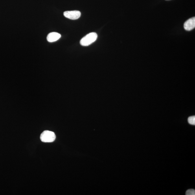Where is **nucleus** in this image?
I'll list each match as a JSON object with an SVG mask.
<instances>
[{
    "label": "nucleus",
    "instance_id": "423d86ee",
    "mask_svg": "<svg viewBox=\"0 0 195 195\" xmlns=\"http://www.w3.org/2000/svg\"><path fill=\"white\" fill-rule=\"evenodd\" d=\"M188 122L189 123L193 125H195V117L194 116H192L188 118Z\"/></svg>",
    "mask_w": 195,
    "mask_h": 195
},
{
    "label": "nucleus",
    "instance_id": "f257e3e1",
    "mask_svg": "<svg viewBox=\"0 0 195 195\" xmlns=\"http://www.w3.org/2000/svg\"><path fill=\"white\" fill-rule=\"evenodd\" d=\"M97 34L96 33H90L81 39L80 41V44L84 47L88 46L95 42L97 40Z\"/></svg>",
    "mask_w": 195,
    "mask_h": 195
},
{
    "label": "nucleus",
    "instance_id": "f03ea898",
    "mask_svg": "<svg viewBox=\"0 0 195 195\" xmlns=\"http://www.w3.org/2000/svg\"><path fill=\"white\" fill-rule=\"evenodd\" d=\"M56 139L55 134L52 131H45L41 133L40 136L41 141L44 142H52Z\"/></svg>",
    "mask_w": 195,
    "mask_h": 195
},
{
    "label": "nucleus",
    "instance_id": "7ed1b4c3",
    "mask_svg": "<svg viewBox=\"0 0 195 195\" xmlns=\"http://www.w3.org/2000/svg\"><path fill=\"white\" fill-rule=\"evenodd\" d=\"M64 15L67 18L74 20L80 18L81 13L78 11H67L64 12Z\"/></svg>",
    "mask_w": 195,
    "mask_h": 195
},
{
    "label": "nucleus",
    "instance_id": "39448f33",
    "mask_svg": "<svg viewBox=\"0 0 195 195\" xmlns=\"http://www.w3.org/2000/svg\"><path fill=\"white\" fill-rule=\"evenodd\" d=\"M61 35L56 32L50 33L47 37V41L50 42H54L60 38Z\"/></svg>",
    "mask_w": 195,
    "mask_h": 195
},
{
    "label": "nucleus",
    "instance_id": "0eeeda50",
    "mask_svg": "<svg viewBox=\"0 0 195 195\" xmlns=\"http://www.w3.org/2000/svg\"><path fill=\"white\" fill-rule=\"evenodd\" d=\"M186 195H195V191L193 189H189L187 190L186 193Z\"/></svg>",
    "mask_w": 195,
    "mask_h": 195
},
{
    "label": "nucleus",
    "instance_id": "20e7f679",
    "mask_svg": "<svg viewBox=\"0 0 195 195\" xmlns=\"http://www.w3.org/2000/svg\"><path fill=\"white\" fill-rule=\"evenodd\" d=\"M195 27V17H193L186 21L184 24V28L187 31H190Z\"/></svg>",
    "mask_w": 195,
    "mask_h": 195
}]
</instances>
